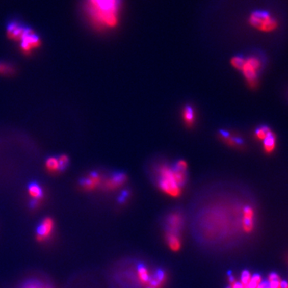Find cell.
<instances>
[{"instance_id":"obj_1","label":"cell","mask_w":288,"mask_h":288,"mask_svg":"<svg viewBox=\"0 0 288 288\" xmlns=\"http://www.w3.org/2000/svg\"><path fill=\"white\" fill-rule=\"evenodd\" d=\"M122 4L123 0H84V13L97 30H112L119 25Z\"/></svg>"},{"instance_id":"obj_2","label":"cell","mask_w":288,"mask_h":288,"mask_svg":"<svg viewBox=\"0 0 288 288\" xmlns=\"http://www.w3.org/2000/svg\"><path fill=\"white\" fill-rule=\"evenodd\" d=\"M187 170L188 164L184 160H178L174 166L158 164L154 171L160 191L169 197H179L187 182Z\"/></svg>"},{"instance_id":"obj_3","label":"cell","mask_w":288,"mask_h":288,"mask_svg":"<svg viewBox=\"0 0 288 288\" xmlns=\"http://www.w3.org/2000/svg\"><path fill=\"white\" fill-rule=\"evenodd\" d=\"M248 22L251 28L264 33L275 32L279 28V21L275 17L268 11L260 10L251 12L248 18Z\"/></svg>"},{"instance_id":"obj_4","label":"cell","mask_w":288,"mask_h":288,"mask_svg":"<svg viewBox=\"0 0 288 288\" xmlns=\"http://www.w3.org/2000/svg\"><path fill=\"white\" fill-rule=\"evenodd\" d=\"M263 60L257 56H250L244 57V64L240 71H242L250 88H255L257 85L258 73L262 70Z\"/></svg>"},{"instance_id":"obj_5","label":"cell","mask_w":288,"mask_h":288,"mask_svg":"<svg viewBox=\"0 0 288 288\" xmlns=\"http://www.w3.org/2000/svg\"><path fill=\"white\" fill-rule=\"evenodd\" d=\"M18 43L19 50L25 56H30L42 46L41 39L31 27L26 26Z\"/></svg>"},{"instance_id":"obj_6","label":"cell","mask_w":288,"mask_h":288,"mask_svg":"<svg viewBox=\"0 0 288 288\" xmlns=\"http://www.w3.org/2000/svg\"><path fill=\"white\" fill-rule=\"evenodd\" d=\"M55 222L53 218L46 217L40 222L36 229V238L38 242L47 241L53 235Z\"/></svg>"},{"instance_id":"obj_7","label":"cell","mask_w":288,"mask_h":288,"mask_svg":"<svg viewBox=\"0 0 288 288\" xmlns=\"http://www.w3.org/2000/svg\"><path fill=\"white\" fill-rule=\"evenodd\" d=\"M102 182L103 179L102 175H99V173L92 172L83 178L80 182V186L82 187L85 192H93L99 186H102Z\"/></svg>"},{"instance_id":"obj_8","label":"cell","mask_w":288,"mask_h":288,"mask_svg":"<svg viewBox=\"0 0 288 288\" xmlns=\"http://www.w3.org/2000/svg\"><path fill=\"white\" fill-rule=\"evenodd\" d=\"M127 180V177L123 173H116L112 176L109 177L108 179L102 182V186L107 191H115L120 187L123 186V184Z\"/></svg>"},{"instance_id":"obj_9","label":"cell","mask_w":288,"mask_h":288,"mask_svg":"<svg viewBox=\"0 0 288 288\" xmlns=\"http://www.w3.org/2000/svg\"><path fill=\"white\" fill-rule=\"evenodd\" d=\"M254 217L255 211L250 206H246L243 210L242 227L244 232L251 233L254 229Z\"/></svg>"},{"instance_id":"obj_10","label":"cell","mask_w":288,"mask_h":288,"mask_svg":"<svg viewBox=\"0 0 288 288\" xmlns=\"http://www.w3.org/2000/svg\"><path fill=\"white\" fill-rule=\"evenodd\" d=\"M167 223H168V231L178 234V231L184 225V218L180 213L173 212L168 216Z\"/></svg>"},{"instance_id":"obj_11","label":"cell","mask_w":288,"mask_h":288,"mask_svg":"<svg viewBox=\"0 0 288 288\" xmlns=\"http://www.w3.org/2000/svg\"><path fill=\"white\" fill-rule=\"evenodd\" d=\"M166 242L168 248L173 252H178L182 248V240L177 233L168 231L166 234Z\"/></svg>"},{"instance_id":"obj_12","label":"cell","mask_w":288,"mask_h":288,"mask_svg":"<svg viewBox=\"0 0 288 288\" xmlns=\"http://www.w3.org/2000/svg\"><path fill=\"white\" fill-rule=\"evenodd\" d=\"M28 195L32 199V205L38 206L39 204V201L43 198V188L38 184H32L29 185L28 188Z\"/></svg>"},{"instance_id":"obj_13","label":"cell","mask_w":288,"mask_h":288,"mask_svg":"<svg viewBox=\"0 0 288 288\" xmlns=\"http://www.w3.org/2000/svg\"><path fill=\"white\" fill-rule=\"evenodd\" d=\"M136 278H137L138 282L143 286H147L149 283L151 282L152 279V275L151 272L147 269V268L144 266H140L138 268L137 272H136Z\"/></svg>"},{"instance_id":"obj_14","label":"cell","mask_w":288,"mask_h":288,"mask_svg":"<svg viewBox=\"0 0 288 288\" xmlns=\"http://www.w3.org/2000/svg\"><path fill=\"white\" fill-rule=\"evenodd\" d=\"M182 117L184 123H185L187 126H193L195 122V118H196V115H195L194 108L192 106H190V105H187L184 108V110H182Z\"/></svg>"},{"instance_id":"obj_15","label":"cell","mask_w":288,"mask_h":288,"mask_svg":"<svg viewBox=\"0 0 288 288\" xmlns=\"http://www.w3.org/2000/svg\"><path fill=\"white\" fill-rule=\"evenodd\" d=\"M276 136L272 132V134L268 136L265 140L263 141V147L264 152L266 154H272L276 148Z\"/></svg>"},{"instance_id":"obj_16","label":"cell","mask_w":288,"mask_h":288,"mask_svg":"<svg viewBox=\"0 0 288 288\" xmlns=\"http://www.w3.org/2000/svg\"><path fill=\"white\" fill-rule=\"evenodd\" d=\"M45 168L50 174H56L63 171L60 161L58 160V157L51 156L47 159L45 162Z\"/></svg>"},{"instance_id":"obj_17","label":"cell","mask_w":288,"mask_h":288,"mask_svg":"<svg viewBox=\"0 0 288 288\" xmlns=\"http://www.w3.org/2000/svg\"><path fill=\"white\" fill-rule=\"evenodd\" d=\"M167 280H168L167 275L164 272H159L154 277H152L147 288H164Z\"/></svg>"},{"instance_id":"obj_18","label":"cell","mask_w":288,"mask_h":288,"mask_svg":"<svg viewBox=\"0 0 288 288\" xmlns=\"http://www.w3.org/2000/svg\"><path fill=\"white\" fill-rule=\"evenodd\" d=\"M220 136L222 137V140L227 143L229 146L231 147H241L243 145V141L240 140V138L236 137L233 135L229 134L227 132H223Z\"/></svg>"},{"instance_id":"obj_19","label":"cell","mask_w":288,"mask_h":288,"mask_svg":"<svg viewBox=\"0 0 288 288\" xmlns=\"http://www.w3.org/2000/svg\"><path fill=\"white\" fill-rule=\"evenodd\" d=\"M272 130L267 126H261L256 128L255 132V138L258 141H264L268 136L272 134Z\"/></svg>"},{"instance_id":"obj_20","label":"cell","mask_w":288,"mask_h":288,"mask_svg":"<svg viewBox=\"0 0 288 288\" xmlns=\"http://www.w3.org/2000/svg\"><path fill=\"white\" fill-rule=\"evenodd\" d=\"M15 69L11 63L0 62V75L1 76H11L15 73Z\"/></svg>"},{"instance_id":"obj_21","label":"cell","mask_w":288,"mask_h":288,"mask_svg":"<svg viewBox=\"0 0 288 288\" xmlns=\"http://www.w3.org/2000/svg\"><path fill=\"white\" fill-rule=\"evenodd\" d=\"M21 288H53L51 286H49L47 283H43L41 281L36 280V279H32V280L28 281L27 283L22 285Z\"/></svg>"},{"instance_id":"obj_22","label":"cell","mask_w":288,"mask_h":288,"mask_svg":"<svg viewBox=\"0 0 288 288\" xmlns=\"http://www.w3.org/2000/svg\"><path fill=\"white\" fill-rule=\"evenodd\" d=\"M281 279L277 274L272 273L268 276V283L272 288H279Z\"/></svg>"},{"instance_id":"obj_23","label":"cell","mask_w":288,"mask_h":288,"mask_svg":"<svg viewBox=\"0 0 288 288\" xmlns=\"http://www.w3.org/2000/svg\"><path fill=\"white\" fill-rule=\"evenodd\" d=\"M244 56H234L230 60V63L232 67L234 68L237 69L238 71L241 70L242 67H243V64H244Z\"/></svg>"},{"instance_id":"obj_24","label":"cell","mask_w":288,"mask_h":288,"mask_svg":"<svg viewBox=\"0 0 288 288\" xmlns=\"http://www.w3.org/2000/svg\"><path fill=\"white\" fill-rule=\"evenodd\" d=\"M251 276H252V275H251V273H250L248 271H244V272L242 273L240 283H241L243 286H247V285L249 284Z\"/></svg>"},{"instance_id":"obj_25","label":"cell","mask_w":288,"mask_h":288,"mask_svg":"<svg viewBox=\"0 0 288 288\" xmlns=\"http://www.w3.org/2000/svg\"><path fill=\"white\" fill-rule=\"evenodd\" d=\"M58 160L60 161V165H61L62 169H64V168L68 165L69 164V158L67 154H61L60 156L58 157Z\"/></svg>"},{"instance_id":"obj_26","label":"cell","mask_w":288,"mask_h":288,"mask_svg":"<svg viewBox=\"0 0 288 288\" xmlns=\"http://www.w3.org/2000/svg\"><path fill=\"white\" fill-rule=\"evenodd\" d=\"M279 288H288V283L286 281L281 280Z\"/></svg>"},{"instance_id":"obj_27","label":"cell","mask_w":288,"mask_h":288,"mask_svg":"<svg viewBox=\"0 0 288 288\" xmlns=\"http://www.w3.org/2000/svg\"><path fill=\"white\" fill-rule=\"evenodd\" d=\"M227 288H230V286H229V287H227Z\"/></svg>"}]
</instances>
